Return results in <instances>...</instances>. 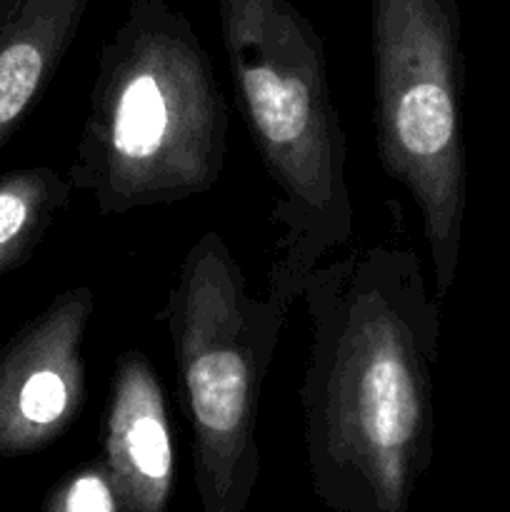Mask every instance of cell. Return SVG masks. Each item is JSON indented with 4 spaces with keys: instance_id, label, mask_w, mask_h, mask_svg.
Wrapping results in <instances>:
<instances>
[{
    "instance_id": "8992f818",
    "label": "cell",
    "mask_w": 510,
    "mask_h": 512,
    "mask_svg": "<svg viewBox=\"0 0 510 512\" xmlns=\"http://www.w3.org/2000/svg\"><path fill=\"white\" fill-rule=\"evenodd\" d=\"M95 295L78 285L50 300L0 345V453L48 448L85 403V328Z\"/></svg>"
},
{
    "instance_id": "9c48e42d",
    "label": "cell",
    "mask_w": 510,
    "mask_h": 512,
    "mask_svg": "<svg viewBox=\"0 0 510 512\" xmlns=\"http://www.w3.org/2000/svg\"><path fill=\"white\" fill-rule=\"evenodd\" d=\"M73 195L68 175L48 165L10 170L0 178V275L33 258Z\"/></svg>"
},
{
    "instance_id": "30bf717a",
    "label": "cell",
    "mask_w": 510,
    "mask_h": 512,
    "mask_svg": "<svg viewBox=\"0 0 510 512\" xmlns=\"http://www.w3.org/2000/svg\"><path fill=\"white\" fill-rule=\"evenodd\" d=\"M48 512H123L118 490L103 460H90L70 470L50 493Z\"/></svg>"
},
{
    "instance_id": "7a4b0ae2",
    "label": "cell",
    "mask_w": 510,
    "mask_h": 512,
    "mask_svg": "<svg viewBox=\"0 0 510 512\" xmlns=\"http://www.w3.org/2000/svg\"><path fill=\"white\" fill-rule=\"evenodd\" d=\"M68 180L95 213L168 205L213 190L225 165L228 105L183 13L135 0L100 48Z\"/></svg>"
},
{
    "instance_id": "5b68a950",
    "label": "cell",
    "mask_w": 510,
    "mask_h": 512,
    "mask_svg": "<svg viewBox=\"0 0 510 512\" xmlns=\"http://www.w3.org/2000/svg\"><path fill=\"white\" fill-rule=\"evenodd\" d=\"M375 143L388 178L423 220L443 300L460 263L465 220L463 20L458 0H370Z\"/></svg>"
},
{
    "instance_id": "52a82bcc",
    "label": "cell",
    "mask_w": 510,
    "mask_h": 512,
    "mask_svg": "<svg viewBox=\"0 0 510 512\" xmlns=\"http://www.w3.org/2000/svg\"><path fill=\"white\" fill-rule=\"evenodd\" d=\"M100 460L123 512H168L175 488V443L158 373L143 353L118 358L105 403Z\"/></svg>"
},
{
    "instance_id": "6da1fadb",
    "label": "cell",
    "mask_w": 510,
    "mask_h": 512,
    "mask_svg": "<svg viewBox=\"0 0 510 512\" xmlns=\"http://www.w3.org/2000/svg\"><path fill=\"white\" fill-rule=\"evenodd\" d=\"M300 303L310 490L333 512H410L435 455L440 305L423 263L388 245L348 250L313 268Z\"/></svg>"
},
{
    "instance_id": "ba28073f",
    "label": "cell",
    "mask_w": 510,
    "mask_h": 512,
    "mask_svg": "<svg viewBox=\"0 0 510 512\" xmlns=\"http://www.w3.org/2000/svg\"><path fill=\"white\" fill-rule=\"evenodd\" d=\"M88 0H0V150L58 73Z\"/></svg>"
},
{
    "instance_id": "3957f363",
    "label": "cell",
    "mask_w": 510,
    "mask_h": 512,
    "mask_svg": "<svg viewBox=\"0 0 510 512\" xmlns=\"http://www.w3.org/2000/svg\"><path fill=\"white\" fill-rule=\"evenodd\" d=\"M215 3L240 108L278 193L265 298L290 315L313 268L355 238L348 140L315 25L290 0Z\"/></svg>"
},
{
    "instance_id": "277c9868",
    "label": "cell",
    "mask_w": 510,
    "mask_h": 512,
    "mask_svg": "<svg viewBox=\"0 0 510 512\" xmlns=\"http://www.w3.org/2000/svg\"><path fill=\"white\" fill-rule=\"evenodd\" d=\"M160 318L193 433L200 508L248 512L260 475V390L288 315L250 295L225 240L203 233L185 253Z\"/></svg>"
}]
</instances>
